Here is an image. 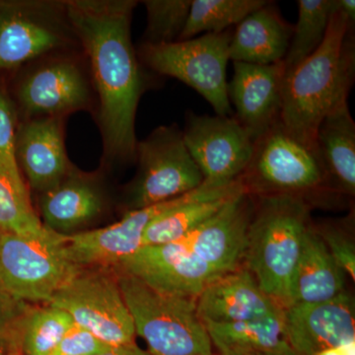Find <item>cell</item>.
<instances>
[{"label": "cell", "instance_id": "obj_32", "mask_svg": "<svg viewBox=\"0 0 355 355\" xmlns=\"http://www.w3.org/2000/svg\"><path fill=\"white\" fill-rule=\"evenodd\" d=\"M27 307V303L15 300L0 291V355L17 347L18 322Z\"/></svg>", "mask_w": 355, "mask_h": 355}, {"label": "cell", "instance_id": "obj_20", "mask_svg": "<svg viewBox=\"0 0 355 355\" xmlns=\"http://www.w3.org/2000/svg\"><path fill=\"white\" fill-rule=\"evenodd\" d=\"M244 191L241 179L225 186L203 181L183 202L151 221L142 238V247L159 246L181 239Z\"/></svg>", "mask_w": 355, "mask_h": 355}, {"label": "cell", "instance_id": "obj_26", "mask_svg": "<svg viewBox=\"0 0 355 355\" xmlns=\"http://www.w3.org/2000/svg\"><path fill=\"white\" fill-rule=\"evenodd\" d=\"M268 3L266 0H191L188 20L179 41L200 34L227 31Z\"/></svg>", "mask_w": 355, "mask_h": 355}, {"label": "cell", "instance_id": "obj_9", "mask_svg": "<svg viewBox=\"0 0 355 355\" xmlns=\"http://www.w3.org/2000/svg\"><path fill=\"white\" fill-rule=\"evenodd\" d=\"M231 38L227 30L174 43L144 44L140 58L157 73L174 77L197 91L218 116H232L226 80Z\"/></svg>", "mask_w": 355, "mask_h": 355}, {"label": "cell", "instance_id": "obj_4", "mask_svg": "<svg viewBox=\"0 0 355 355\" xmlns=\"http://www.w3.org/2000/svg\"><path fill=\"white\" fill-rule=\"evenodd\" d=\"M254 202L244 252L248 270L261 291L286 308L303 239L312 225L311 205L286 195L257 197Z\"/></svg>", "mask_w": 355, "mask_h": 355}, {"label": "cell", "instance_id": "obj_5", "mask_svg": "<svg viewBox=\"0 0 355 355\" xmlns=\"http://www.w3.org/2000/svg\"><path fill=\"white\" fill-rule=\"evenodd\" d=\"M135 334L150 355H214L197 299L173 295L149 286L128 273L114 270Z\"/></svg>", "mask_w": 355, "mask_h": 355}, {"label": "cell", "instance_id": "obj_23", "mask_svg": "<svg viewBox=\"0 0 355 355\" xmlns=\"http://www.w3.org/2000/svg\"><path fill=\"white\" fill-rule=\"evenodd\" d=\"M205 324L220 355H296L287 340L284 308L263 319Z\"/></svg>", "mask_w": 355, "mask_h": 355}, {"label": "cell", "instance_id": "obj_17", "mask_svg": "<svg viewBox=\"0 0 355 355\" xmlns=\"http://www.w3.org/2000/svg\"><path fill=\"white\" fill-rule=\"evenodd\" d=\"M64 118H31L16 133V157L30 187L39 193L55 188L76 166L64 144Z\"/></svg>", "mask_w": 355, "mask_h": 355}, {"label": "cell", "instance_id": "obj_7", "mask_svg": "<svg viewBox=\"0 0 355 355\" xmlns=\"http://www.w3.org/2000/svg\"><path fill=\"white\" fill-rule=\"evenodd\" d=\"M240 179L251 197L286 195L306 202V196L330 182L316 149L292 137L280 121L254 141L253 156Z\"/></svg>", "mask_w": 355, "mask_h": 355}, {"label": "cell", "instance_id": "obj_14", "mask_svg": "<svg viewBox=\"0 0 355 355\" xmlns=\"http://www.w3.org/2000/svg\"><path fill=\"white\" fill-rule=\"evenodd\" d=\"M354 306L347 291L331 300L284 308L287 340L296 355L355 342Z\"/></svg>", "mask_w": 355, "mask_h": 355}, {"label": "cell", "instance_id": "obj_1", "mask_svg": "<svg viewBox=\"0 0 355 355\" xmlns=\"http://www.w3.org/2000/svg\"><path fill=\"white\" fill-rule=\"evenodd\" d=\"M135 0H70L65 15L90 60L106 162L135 159V116L144 90L132 42Z\"/></svg>", "mask_w": 355, "mask_h": 355}, {"label": "cell", "instance_id": "obj_29", "mask_svg": "<svg viewBox=\"0 0 355 355\" xmlns=\"http://www.w3.org/2000/svg\"><path fill=\"white\" fill-rule=\"evenodd\" d=\"M142 3L147 12L144 44H161L179 41L188 20L191 0H146Z\"/></svg>", "mask_w": 355, "mask_h": 355}, {"label": "cell", "instance_id": "obj_22", "mask_svg": "<svg viewBox=\"0 0 355 355\" xmlns=\"http://www.w3.org/2000/svg\"><path fill=\"white\" fill-rule=\"evenodd\" d=\"M345 289V273L312 225L306 231L289 289V303L310 304L338 297Z\"/></svg>", "mask_w": 355, "mask_h": 355}, {"label": "cell", "instance_id": "obj_37", "mask_svg": "<svg viewBox=\"0 0 355 355\" xmlns=\"http://www.w3.org/2000/svg\"><path fill=\"white\" fill-rule=\"evenodd\" d=\"M4 355H22L20 354L19 349H18L17 347H12V349H10L8 350V352H6Z\"/></svg>", "mask_w": 355, "mask_h": 355}, {"label": "cell", "instance_id": "obj_35", "mask_svg": "<svg viewBox=\"0 0 355 355\" xmlns=\"http://www.w3.org/2000/svg\"><path fill=\"white\" fill-rule=\"evenodd\" d=\"M315 355H355V342L321 350Z\"/></svg>", "mask_w": 355, "mask_h": 355}, {"label": "cell", "instance_id": "obj_12", "mask_svg": "<svg viewBox=\"0 0 355 355\" xmlns=\"http://www.w3.org/2000/svg\"><path fill=\"white\" fill-rule=\"evenodd\" d=\"M188 193L158 205L125 212L120 221L106 227L62 235L69 260L84 268L118 266L141 249L142 238L151 221L183 202Z\"/></svg>", "mask_w": 355, "mask_h": 355}, {"label": "cell", "instance_id": "obj_38", "mask_svg": "<svg viewBox=\"0 0 355 355\" xmlns=\"http://www.w3.org/2000/svg\"><path fill=\"white\" fill-rule=\"evenodd\" d=\"M2 231H1V229H0V240H1V236H2Z\"/></svg>", "mask_w": 355, "mask_h": 355}, {"label": "cell", "instance_id": "obj_15", "mask_svg": "<svg viewBox=\"0 0 355 355\" xmlns=\"http://www.w3.org/2000/svg\"><path fill=\"white\" fill-rule=\"evenodd\" d=\"M18 99L31 118L58 116L87 108L90 90L83 70L71 60H53L32 70L18 88Z\"/></svg>", "mask_w": 355, "mask_h": 355}, {"label": "cell", "instance_id": "obj_33", "mask_svg": "<svg viewBox=\"0 0 355 355\" xmlns=\"http://www.w3.org/2000/svg\"><path fill=\"white\" fill-rule=\"evenodd\" d=\"M111 347L90 331L73 324L51 355H93Z\"/></svg>", "mask_w": 355, "mask_h": 355}, {"label": "cell", "instance_id": "obj_24", "mask_svg": "<svg viewBox=\"0 0 355 355\" xmlns=\"http://www.w3.org/2000/svg\"><path fill=\"white\" fill-rule=\"evenodd\" d=\"M316 150L335 190L355 193V123L349 104L343 103L322 121L317 130Z\"/></svg>", "mask_w": 355, "mask_h": 355}, {"label": "cell", "instance_id": "obj_31", "mask_svg": "<svg viewBox=\"0 0 355 355\" xmlns=\"http://www.w3.org/2000/svg\"><path fill=\"white\" fill-rule=\"evenodd\" d=\"M334 260L336 261L345 275L355 280V248L352 238L335 226H324L317 230Z\"/></svg>", "mask_w": 355, "mask_h": 355}, {"label": "cell", "instance_id": "obj_34", "mask_svg": "<svg viewBox=\"0 0 355 355\" xmlns=\"http://www.w3.org/2000/svg\"><path fill=\"white\" fill-rule=\"evenodd\" d=\"M93 355H150L147 352L137 347V343L132 345H121V347H111V349L104 350Z\"/></svg>", "mask_w": 355, "mask_h": 355}, {"label": "cell", "instance_id": "obj_27", "mask_svg": "<svg viewBox=\"0 0 355 355\" xmlns=\"http://www.w3.org/2000/svg\"><path fill=\"white\" fill-rule=\"evenodd\" d=\"M0 229L4 233L35 236L46 234L48 228L33 207L22 175L0 166Z\"/></svg>", "mask_w": 355, "mask_h": 355}, {"label": "cell", "instance_id": "obj_25", "mask_svg": "<svg viewBox=\"0 0 355 355\" xmlns=\"http://www.w3.org/2000/svg\"><path fill=\"white\" fill-rule=\"evenodd\" d=\"M65 311L46 304L28 306L17 327V347L22 355H51L73 324Z\"/></svg>", "mask_w": 355, "mask_h": 355}, {"label": "cell", "instance_id": "obj_6", "mask_svg": "<svg viewBox=\"0 0 355 355\" xmlns=\"http://www.w3.org/2000/svg\"><path fill=\"white\" fill-rule=\"evenodd\" d=\"M80 268L69 260L64 236L50 229L40 237L2 233L0 291L15 300L49 304Z\"/></svg>", "mask_w": 355, "mask_h": 355}, {"label": "cell", "instance_id": "obj_10", "mask_svg": "<svg viewBox=\"0 0 355 355\" xmlns=\"http://www.w3.org/2000/svg\"><path fill=\"white\" fill-rule=\"evenodd\" d=\"M73 323L110 347L135 343V324L113 268L81 266L51 298Z\"/></svg>", "mask_w": 355, "mask_h": 355}, {"label": "cell", "instance_id": "obj_11", "mask_svg": "<svg viewBox=\"0 0 355 355\" xmlns=\"http://www.w3.org/2000/svg\"><path fill=\"white\" fill-rule=\"evenodd\" d=\"M182 133L207 183L225 186L237 181L253 156L254 140L233 114H189Z\"/></svg>", "mask_w": 355, "mask_h": 355}, {"label": "cell", "instance_id": "obj_28", "mask_svg": "<svg viewBox=\"0 0 355 355\" xmlns=\"http://www.w3.org/2000/svg\"><path fill=\"white\" fill-rule=\"evenodd\" d=\"M298 20L284 62L286 71L295 69L323 43L335 0H298Z\"/></svg>", "mask_w": 355, "mask_h": 355}, {"label": "cell", "instance_id": "obj_36", "mask_svg": "<svg viewBox=\"0 0 355 355\" xmlns=\"http://www.w3.org/2000/svg\"><path fill=\"white\" fill-rule=\"evenodd\" d=\"M338 8L345 14L349 22L355 24V1L354 0H336Z\"/></svg>", "mask_w": 355, "mask_h": 355}, {"label": "cell", "instance_id": "obj_21", "mask_svg": "<svg viewBox=\"0 0 355 355\" xmlns=\"http://www.w3.org/2000/svg\"><path fill=\"white\" fill-rule=\"evenodd\" d=\"M293 29L273 2L268 1L237 25L229 46V60L259 65L282 62Z\"/></svg>", "mask_w": 355, "mask_h": 355}, {"label": "cell", "instance_id": "obj_16", "mask_svg": "<svg viewBox=\"0 0 355 355\" xmlns=\"http://www.w3.org/2000/svg\"><path fill=\"white\" fill-rule=\"evenodd\" d=\"M40 196L44 227L60 235L83 232L108 209V196L99 176L76 167L55 188Z\"/></svg>", "mask_w": 355, "mask_h": 355}, {"label": "cell", "instance_id": "obj_2", "mask_svg": "<svg viewBox=\"0 0 355 355\" xmlns=\"http://www.w3.org/2000/svg\"><path fill=\"white\" fill-rule=\"evenodd\" d=\"M354 26L335 0L323 43L295 69L286 71L280 123L310 148L316 149L322 121L347 102L354 85Z\"/></svg>", "mask_w": 355, "mask_h": 355}, {"label": "cell", "instance_id": "obj_13", "mask_svg": "<svg viewBox=\"0 0 355 355\" xmlns=\"http://www.w3.org/2000/svg\"><path fill=\"white\" fill-rule=\"evenodd\" d=\"M234 76L227 84L236 120L256 141L280 121L284 102V62L259 65L233 62Z\"/></svg>", "mask_w": 355, "mask_h": 355}, {"label": "cell", "instance_id": "obj_30", "mask_svg": "<svg viewBox=\"0 0 355 355\" xmlns=\"http://www.w3.org/2000/svg\"><path fill=\"white\" fill-rule=\"evenodd\" d=\"M16 111L6 91L0 86V166L22 175L16 157Z\"/></svg>", "mask_w": 355, "mask_h": 355}, {"label": "cell", "instance_id": "obj_3", "mask_svg": "<svg viewBox=\"0 0 355 355\" xmlns=\"http://www.w3.org/2000/svg\"><path fill=\"white\" fill-rule=\"evenodd\" d=\"M254 202L246 191L177 241L148 248L167 291L198 298L209 284L237 270L244 258Z\"/></svg>", "mask_w": 355, "mask_h": 355}, {"label": "cell", "instance_id": "obj_19", "mask_svg": "<svg viewBox=\"0 0 355 355\" xmlns=\"http://www.w3.org/2000/svg\"><path fill=\"white\" fill-rule=\"evenodd\" d=\"M19 2L0 4V70L19 65L64 46V35L53 23Z\"/></svg>", "mask_w": 355, "mask_h": 355}, {"label": "cell", "instance_id": "obj_18", "mask_svg": "<svg viewBox=\"0 0 355 355\" xmlns=\"http://www.w3.org/2000/svg\"><path fill=\"white\" fill-rule=\"evenodd\" d=\"M284 308L261 291L249 270L240 268L219 277L197 298L198 314L203 324L263 319Z\"/></svg>", "mask_w": 355, "mask_h": 355}, {"label": "cell", "instance_id": "obj_8", "mask_svg": "<svg viewBox=\"0 0 355 355\" xmlns=\"http://www.w3.org/2000/svg\"><path fill=\"white\" fill-rule=\"evenodd\" d=\"M135 158L139 169L128 186L123 202L125 212L181 197L203 183L202 172L176 125H161L137 141Z\"/></svg>", "mask_w": 355, "mask_h": 355}]
</instances>
